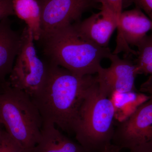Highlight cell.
<instances>
[{"instance_id":"2","label":"cell","mask_w":152,"mask_h":152,"mask_svg":"<svg viewBox=\"0 0 152 152\" xmlns=\"http://www.w3.org/2000/svg\"><path fill=\"white\" fill-rule=\"evenodd\" d=\"M39 40L50 63L79 77L97 73L102 61L112 54L108 47L99 46L82 37L74 23L44 35Z\"/></svg>"},{"instance_id":"3","label":"cell","mask_w":152,"mask_h":152,"mask_svg":"<svg viewBox=\"0 0 152 152\" xmlns=\"http://www.w3.org/2000/svg\"><path fill=\"white\" fill-rule=\"evenodd\" d=\"M0 122L23 152H32L40 140L43 121L37 106L8 81L0 83Z\"/></svg>"},{"instance_id":"13","label":"cell","mask_w":152,"mask_h":152,"mask_svg":"<svg viewBox=\"0 0 152 152\" xmlns=\"http://www.w3.org/2000/svg\"><path fill=\"white\" fill-rule=\"evenodd\" d=\"M115 110V120L121 122L132 115L142 104L151 97L143 93L137 91L114 92L109 97Z\"/></svg>"},{"instance_id":"15","label":"cell","mask_w":152,"mask_h":152,"mask_svg":"<svg viewBox=\"0 0 152 152\" xmlns=\"http://www.w3.org/2000/svg\"><path fill=\"white\" fill-rule=\"evenodd\" d=\"M135 65L138 75H149L152 77V33L137 46Z\"/></svg>"},{"instance_id":"18","label":"cell","mask_w":152,"mask_h":152,"mask_svg":"<svg viewBox=\"0 0 152 152\" xmlns=\"http://www.w3.org/2000/svg\"><path fill=\"white\" fill-rule=\"evenodd\" d=\"M132 4L143 11L152 20V0H123V8L129 7Z\"/></svg>"},{"instance_id":"9","label":"cell","mask_w":152,"mask_h":152,"mask_svg":"<svg viewBox=\"0 0 152 152\" xmlns=\"http://www.w3.org/2000/svg\"><path fill=\"white\" fill-rule=\"evenodd\" d=\"M116 47L113 53L124 52L127 55L137 56V52L130 46L137 47L152 31V20L138 8L123 12L120 17Z\"/></svg>"},{"instance_id":"16","label":"cell","mask_w":152,"mask_h":152,"mask_svg":"<svg viewBox=\"0 0 152 152\" xmlns=\"http://www.w3.org/2000/svg\"><path fill=\"white\" fill-rule=\"evenodd\" d=\"M0 152H23L18 142L2 128H0Z\"/></svg>"},{"instance_id":"22","label":"cell","mask_w":152,"mask_h":152,"mask_svg":"<svg viewBox=\"0 0 152 152\" xmlns=\"http://www.w3.org/2000/svg\"><path fill=\"white\" fill-rule=\"evenodd\" d=\"M102 152H121V151L117 147L111 144L108 147H107Z\"/></svg>"},{"instance_id":"12","label":"cell","mask_w":152,"mask_h":152,"mask_svg":"<svg viewBox=\"0 0 152 152\" xmlns=\"http://www.w3.org/2000/svg\"><path fill=\"white\" fill-rule=\"evenodd\" d=\"M32 152H88L50 122H44L40 140Z\"/></svg>"},{"instance_id":"7","label":"cell","mask_w":152,"mask_h":152,"mask_svg":"<svg viewBox=\"0 0 152 152\" xmlns=\"http://www.w3.org/2000/svg\"><path fill=\"white\" fill-rule=\"evenodd\" d=\"M37 1L40 10L41 37L80 21L83 14L97 6V3L94 0Z\"/></svg>"},{"instance_id":"5","label":"cell","mask_w":152,"mask_h":152,"mask_svg":"<svg viewBox=\"0 0 152 152\" xmlns=\"http://www.w3.org/2000/svg\"><path fill=\"white\" fill-rule=\"evenodd\" d=\"M32 33L26 26L21 33L18 52L8 82L32 99L42 88L48 76V64L37 55Z\"/></svg>"},{"instance_id":"21","label":"cell","mask_w":152,"mask_h":152,"mask_svg":"<svg viewBox=\"0 0 152 152\" xmlns=\"http://www.w3.org/2000/svg\"><path fill=\"white\" fill-rule=\"evenodd\" d=\"M129 151V152H152V141L142 144Z\"/></svg>"},{"instance_id":"20","label":"cell","mask_w":152,"mask_h":152,"mask_svg":"<svg viewBox=\"0 0 152 152\" xmlns=\"http://www.w3.org/2000/svg\"><path fill=\"white\" fill-rule=\"evenodd\" d=\"M140 91L142 93L148 95L152 98V77H149V78L142 84L141 86Z\"/></svg>"},{"instance_id":"8","label":"cell","mask_w":152,"mask_h":152,"mask_svg":"<svg viewBox=\"0 0 152 152\" xmlns=\"http://www.w3.org/2000/svg\"><path fill=\"white\" fill-rule=\"evenodd\" d=\"M108 68L101 66L96 75L100 91L109 98L114 92L136 91L135 80L138 75L135 64L129 59H121L112 53Z\"/></svg>"},{"instance_id":"4","label":"cell","mask_w":152,"mask_h":152,"mask_svg":"<svg viewBox=\"0 0 152 152\" xmlns=\"http://www.w3.org/2000/svg\"><path fill=\"white\" fill-rule=\"evenodd\" d=\"M115 110L108 97L100 91L97 81L87 90L74 134L88 152H102L112 144Z\"/></svg>"},{"instance_id":"14","label":"cell","mask_w":152,"mask_h":152,"mask_svg":"<svg viewBox=\"0 0 152 152\" xmlns=\"http://www.w3.org/2000/svg\"><path fill=\"white\" fill-rule=\"evenodd\" d=\"M13 6L15 15L24 21L35 40H39L42 35L41 12L37 0H13Z\"/></svg>"},{"instance_id":"23","label":"cell","mask_w":152,"mask_h":152,"mask_svg":"<svg viewBox=\"0 0 152 152\" xmlns=\"http://www.w3.org/2000/svg\"><path fill=\"white\" fill-rule=\"evenodd\" d=\"M2 125L1 124V122H0V128H2Z\"/></svg>"},{"instance_id":"10","label":"cell","mask_w":152,"mask_h":152,"mask_svg":"<svg viewBox=\"0 0 152 152\" xmlns=\"http://www.w3.org/2000/svg\"><path fill=\"white\" fill-rule=\"evenodd\" d=\"M74 25L82 37L103 48L107 47L113 33L118 26L113 14L102 6L99 12Z\"/></svg>"},{"instance_id":"6","label":"cell","mask_w":152,"mask_h":152,"mask_svg":"<svg viewBox=\"0 0 152 152\" xmlns=\"http://www.w3.org/2000/svg\"><path fill=\"white\" fill-rule=\"evenodd\" d=\"M152 141V98L126 119L117 122L112 144L121 151Z\"/></svg>"},{"instance_id":"17","label":"cell","mask_w":152,"mask_h":152,"mask_svg":"<svg viewBox=\"0 0 152 152\" xmlns=\"http://www.w3.org/2000/svg\"><path fill=\"white\" fill-rule=\"evenodd\" d=\"M94 1L97 4L101 3L102 6L105 7L111 12L116 19L119 26L120 17L123 12V0H94Z\"/></svg>"},{"instance_id":"11","label":"cell","mask_w":152,"mask_h":152,"mask_svg":"<svg viewBox=\"0 0 152 152\" xmlns=\"http://www.w3.org/2000/svg\"><path fill=\"white\" fill-rule=\"evenodd\" d=\"M20 41L21 34L13 29L9 18L0 21V83L12 72Z\"/></svg>"},{"instance_id":"1","label":"cell","mask_w":152,"mask_h":152,"mask_svg":"<svg viewBox=\"0 0 152 152\" xmlns=\"http://www.w3.org/2000/svg\"><path fill=\"white\" fill-rule=\"evenodd\" d=\"M45 83L32 98L44 122L54 124L63 132L74 134L81 107L96 76L79 77L49 63Z\"/></svg>"},{"instance_id":"19","label":"cell","mask_w":152,"mask_h":152,"mask_svg":"<svg viewBox=\"0 0 152 152\" xmlns=\"http://www.w3.org/2000/svg\"><path fill=\"white\" fill-rule=\"evenodd\" d=\"M14 15L13 0H0V21Z\"/></svg>"}]
</instances>
